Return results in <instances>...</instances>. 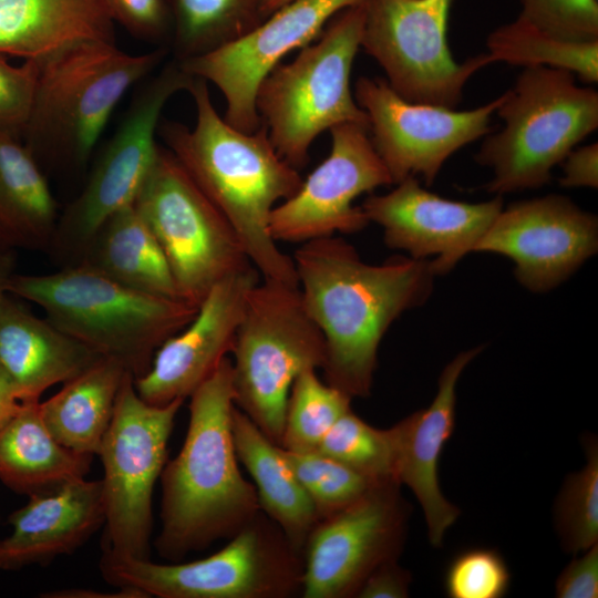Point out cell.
<instances>
[{
  "label": "cell",
  "mask_w": 598,
  "mask_h": 598,
  "mask_svg": "<svg viewBox=\"0 0 598 598\" xmlns=\"http://www.w3.org/2000/svg\"><path fill=\"white\" fill-rule=\"evenodd\" d=\"M9 523L12 533L0 540L1 569L48 564L70 554L105 523L102 481L84 477L30 495Z\"/></svg>",
  "instance_id": "22"
},
{
  "label": "cell",
  "mask_w": 598,
  "mask_h": 598,
  "mask_svg": "<svg viewBox=\"0 0 598 598\" xmlns=\"http://www.w3.org/2000/svg\"><path fill=\"white\" fill-rule=\"evenodd\" d=\"M107 3L114 21L136 38L156 41L172 29L165 0H107Z\"/></svg>",
  "instance_id": "39"
},
{
  "label": "cell",
  "mask_w": 598,
  "mask_h": 598,
  "mask_svg": "<svg viewBox=\"0 0 598 598\" xmlns=\"http://www.w3.org/2000/svg\"><path fill=\"white\" fill-rule=\"evenodd\" d=\"M101 358L8 296L0 302V364L13 380L20 401L40 400L49 388Z\"/></svg>",
  "instance_id": "23"
},
{
  "label": "cell",
  "mask_w": 598,
  "mask_h": 598,
  "mask_svg": "<svg viewBox=\"0 0 598 598\" xmlns=\"http://www.w3.org/2000/svg\"><path fill=\"white\" fill-rule=\"evenodd\" d=\"M107 0H0V53L42 60L85 41L115 42Z\"/></svg>",
  "instance_id": "24"
},
{
  "label": "cell",
  "mask_w": 598,
  "mask_h": 598,
  "mask_svg": "<svg viewBox=\"0 0 598 598\" xmlns=\"http://www.w3.org/2000/svg\"><path fill=\"white\" fill-rule=\"evenodd\" d=\"M8 292L41 307L52 324L116 360L134 379L148 371L157 349L198 310L182 299L134 290L83 265L48 275L14 274Z\"/></svg>",
  "instance_id": "4"
},
{
  "label": "cell",
  "mask_w": 598,
  "mask_h": 598,
  "mask_svg": "<svg viewBox=\"0 0 598 598\" xmlns=\"http://www.w3.org/2000/svg\"><path fill=\"white\" fill-rule=\"evenodd\" d=\"M363 2L337 13L316 41L278 64L260 83L256 107L277 153L296 169L309 162L313 141L344 124L368 125L350 76L361 48Z\"/></svg>",
  "instance_id": "7"
},
{
  "label": "cell",
  "mask_w": 598,
  "mask_h": 598,
  "mask_svg": "<svg viewBox=\"0 0 598 598\" xmlns=\"http://www.w3.org/2000/svg\"><path fill=\"white\" fill-rule=\"evenodd\" d=\"M292 0H264L262 2V16L266 19L272 12L287 4Z\"/></svg>",
  "instance_id": "46"
},
{
  "label": "cell",
  "mask_w": 598,
  "mask_h": 598,
  "mask_svg": "<svg viewBox=\"0 0 598 598\" xmlns=\"http://www.w3.org/2000/svg\"><path fill=\"white\" fill-rule=\"evenodd\" d=\"M39 403L21 401L17 413L0 429V481L28 496L84 478L92 460V455L75 453L52 436Z\"/></svg>",
  "instance_id": "27"
},
{
  "label": "cell",
  "mask_w": 598,
  "mask_h": 598,
  "mask_svg": "<svg viewBox=\"0 0 598 598\" xmlns=\"http://www.w3.org/2000/svg\"><path fill=\"white\" fill-rule=\"evenodd\" d=\"M221 549L188 563L158 564L103 549V578L158 598H290L301 595L303 557L261 511Z\"/></svg>",
  "instance_id": "9"
},
{
  "label": "cell",
  "mask_w": 598,
  "mask_h": 598,
  "mask_svg": "<svg viewBox=\"0 0 598 598\" xmlns=\"http://www.w3.org/2000/svg\"><path fill=\"white\" fill-rule=\"evenodd\" d=\"M14 251H0V302L7 297L8 285L16 274Z\"/></svg>",
  "instance_id": "45"
},
{
  "label": "cell",
  "mask_w": 598,
  "mask_h": 598,
  "mask_svg": "<svg viewBox=\"0 0 598 598\" xmlns=\"http://www.w3.org/2000/svg\"><path fill=\"white\" fill-rule=\"evenodd\" d=\"M354 99L368 116L371 142L393 184L421 177L431 186L444 163L463 146L491 133L495 100L465 111L414 103L382 78L360 76Z\"/></svg>",
  "instance_id": "15"
},
{
  "label": "cell",
  "mask_w": 598,
  "mask_h": 598,
  "mask_svg": "<svg viewBox=\"0 0 598 598\" xmlns=\"http://www.w3.org/2000/svg\"><path fill=\"white\" fill-rule=\"evenodd\" d=\"M316 369L301 372L289 391L279 446L293 452H315L334 425L351 410L352 398L321 381Z\"/></svg>",
  "instance_id": "32"
},
{
  "label": "cell",
  "mask_w": 598,
  "mask_h": 598,
  "mask_svg": "<svg viewBox=\"0 0 598 598\" xmlns=\"http://www.w3.org/2000/svg\"><path fill=\"white\" fill-rule=\"evenodd\" d=\"M329 155L299 189L271 212L269 229L278 241L306 243L364 229L369 220L353 202L378 187L393 185L367 125L344 123L329 130Z\"/></svg>",
  "instance_id": "16"
},
{
  "label": "cell",
  "mask_w": 598,
  "mask_h": 598,
  "mask_svg": "<svg viewBox=\"0 0 598 598\" xmlns=\"http://www.w3.org/2000/svg\"><path fill=\"white\" fill-rule=\"evenodd\" d=\"M452 0H364L361 48L388 84L414 103L455 109L487 53L454 60L447 42Z\"/></svg>",
  "instance_id": "13"
},
{
  "label": "cell",
  "mask_w": 598,
  "mask_h": 598,
  "mask_svg": "<svg viewBox=\"0 0 598 598\" xmlns=\"http://www.w3.org/2000/svg\"><path fill=\"white\" fill-rule=\"evenodd\" d=\"M411 584L410 573L398 560L378 566L363 581L358 598H405Z\"/></svg>",
  "instance_id": "41"
},
{
  "label": "cell",
  "mask_w": 598,
  "mask_h": 598,
  "mask_svg": "<svg viewBox=\"0 0 598 598\" xmlns=\"http://www.w3.org/2000/svg\"><path fill=\"white\" fill-rule=\"evenodd\" d=\"M484 346L460 352L441 372L432 403L390 427L394 448V474L417 498L433 547L443 545L444 535L460 509L443 495L439 484V461L455 427L456 384L466 365Z\"/></svg>",
  "instance_id": "21"
},
{
  "label": "cell",
  "mask_w": 598,
  "mask_h": 598,
  "mask_svg": "<svg viewBox=\"0 0 598 598\" xmlns=\"http://www.w3.org/2000/svg\"><path fill=\"white\" fill-rule=\"evenodd\" d=\"M76 265L141 292L181 299L164 252L134 204L101 226Z\"/></svg>",
  "instance_id": "29"
},
{
  "label": "cell",
  "mask_w": 598,
  "mask_h": 598,
  "mask_svg": "<svg viewBox=\"0 0 598 598\" xmlns=\"http://www.w3.org/2000/svg\"><path fill=\"white\" fill-rule=\"evenodd\" d=\"M486 47L491 64L548 66L569 71L587 84L598 82V41H565L517 18L492 31Z\"/></svg>",
  "instance_id": "31"
},
{
  "label": "cell",
  "mask_w": 598,
  "mask_h": 598,
  "mask_svg": "<svg viewBox=\"0 0 598 598\" xmlns=\"http://www.w3.org/2000/svg\"><path fill=\"white\" fill-rule=\"evenodd\" d=\"M231 426L238 461L255 482L260 511L302 554L308 536L320 520L312 501L286 463L280 446L236 405Z\"/></svg>",
  "instance_id": "26"
},
{
  "label": "cell",
  "mask_w": 598,
  "mask_h": 598,
  "mask_svg": "<svg viewBox=\"0 0 598 598\" xmlns=\"http://www.w3.org/2000/svg\"><path fill=\"white\" fill-rule=\"evenodd\" d=\"M386 194L369 195L362 203L369 223L383 229L385 245L413 259L430 260L435 276L448 272L473 252L504 207L502 196L466 203L439 196L409 177Z\"/></svg>",
  "instance_id": "19"
},
{
  "label": "cell",
  "mask_w": 598,
  "mask_h": 598,
  "mask_svg": "<svg viewBox=\"0 0 598 598\" xmlns=\"http://www.w3.org/2000/svg\"><path fill=\"white\" fill-rule=\"evenodd\" d=\"M364 0H292L241 38L178 62L192 76L214 84L225 99L224 120L251 133L261 126L256 107L262 80L290 52L313 42L340 11Z\"/></svg>",
  "instance_id": "17"
},
{
  "label": "cell",
  "mask_w": 598,
  "mask_h": 598,
  "mask_svg": "<svg viewBox=\"0 0 598 598\" xmlns=\"http://www.w3.org/2000/svg\"><path fill=\"white\" fill-rule=\"evenodd\" d=\"M0 569H1V560H0Z\"/></svg>",
  "instance_id": "47"
},
{
  "label": "cell",
  "mask_w": 598,
  "mask_h": 598,
  "mask_svg": "<svg viewBox=\"0 0 598 598\" xmlns=\"http://www.w3.org/2000/svg\"><path fill=\"white\" fill-rule=\"evenodd\" d=\"M158 48L128 54L115 42L85 41L39 60L24 145L39 165H82L125 93L163 61Z\"/></svg>",
  "instance_id": "5"
},
{
  "label": "cell",
  "mask_w": 598,
  "mask_h": 598,
  "mask_svg": "<svg viewBox=\"0 0 598 598\" xmlns=\"http://www.w3.org/2000/svg\"><path fill=\"white\" fill-rule=\"evenodd\" d=\"M39 68V60L12 65L0 53V127L21 134L32 107Z\"/></svg>",
  "instance_id": "38"
},
{
  "label": "cell",
  "mask_w": 598,
  "mask_h": 598,
  "mask_svg": "<svg viewBox=\"0 0 598 598\" xmlns=\"http://www.w3.org/2000/svg\"><path fill=\"white\" fill-rule=\"evenodd\" d=\"M192 80L173 59L134 96L83 190L58 217L48 250L63 267L76 265L101 226L134 204L158 153L164 106L177 92L187 91Z\"/></svg>",
  "instance_id": "12"
},
{
  "label": "cell",
  "mask_w": 598,
  "mask_h": 598,
  "mask_svg": "<svg viewBox=\"0 0 598 598\" xmlns=\"http://www.w3.org/2000/svg\"><path fill=\"white\" fill-rule=\"evenodd\" d=\"M259 280L251 266L215 285L190 322L168 338L148 371L134 379L140 398L165 405L190 396L231 352L247 297Z\"/></svg>",
  "instance_id": "20"
},
{
  "label": "cell",
  "mask_w": 598,
  "mask_h": 598,
  "mask_svg": "<svg viewBox=\"0 0 598 598\" xmlns=\"http://www.w3.org/2000/svg\"><path fill=\"white\" fill-rule=\"evenodd\" d=\"M41 596L47 598H147L144 592L127 587H118L116 591L111 592L83 588H68L49 591Z\"/></svg>",
  "instance_id": "43"
},
{
  "label": "cell",
  "mask_w": 598,
  "mask_h": 598,
  "mask_svg": "<svg viewBox=\"0 0 598 598\" xmlns=\"http://www.w3.org/2000/svg\"><path fill=\"white\" fill-rule=\"evenodd\" d=\"M597 250V216L557 194L503 207L474 249L513 260L515 278L532 292L556 288Z\"/></svg>",
  "instance_id": "18"
},
{
  "label": "cell",
  "mask_w": 598,
  "mask_h": 598,
  "mask_svg": "<svg viewBox=\"0 0 598 598\" xmlns=\"http://www.w3.org/2000/svg\"><path fill=\"white\" fill-rule=\"evenodd\" d=\"M317 452L373 481H396L390 429L374 427L352 410L334 423Z\"/></svg>",
  "instance_id": "34"
},
{
  "label": "cell",
  "mask_w": 598,
  "mask_h": 598,
  "mask_svg": "<svg viewBox=\"0 0 598 598\" xmlns=\"http://www.w3.org/2000/svg\"><path fill=\"white\" fill-rule=\"evenodd\" d=\"M495 113L503 127L486 135L475 161L492 171L486 192L502 196L550 182L553 168L597 130L598 92L566 70L524 68Z\"/></svg>",
  "instance_id": "6"
},
{
  "label": "cell",
  "mask_w": 598,
  "mask_h": 598,
  "mask_svg": "<svg viewBox=\"0 0 598 598\" xmlns=\"http://www.w3.org/2000/svg\"><path fill=\"white\" fill-rule=\"evenodd\" d=\"M18 136L0 127V251L48 250L59 217L55 199Z\"/></svg>",
  "instance_id": "25"
},
{
  "label": "cell",
  "mask_w": 598,
  "mask_h": 598,
  "mask_svg": "<svg viewBox=\"0 0 598 598\" xmlns=\"http://www.w3.org/2000/svg\"><path fill=\"white\" fill-rule=\"evenodd\" d=\"M559 185L565 188L598 187V144L591 143L571 150L560 163Z\"/></svg>",
  "instance_id": "42"
},
{
  "label": "cell",
  "mask_w": 598,
  "mask_h": 598,
  "mask_svg": "<svg viewBox=\"0 0 598 598\" xmlns=\"http://www.w3.org/2000/svg\"><path fill=\"white\" fill-rule=\"evenodd\" d=\"M20 404L17 386L0 364V429L17 413Z\"/></svg>",
  "instance_id": "44"
},
{
  "label": "cell",
  "mask_w": 598,
  "mask_h": 598,
  "mask_svg": "<svg viewBox=\"0 0 598 598\" xmlns=\"http://www.w3.org/2000/svg\"><path fill=\"white\" fill-rule=\"evenodd\" d=\"M586 465L566 477L555 504V525L561 546L578 554L598 543V444L582 440Z\"/></svg>",
  "instance_id": "33"
},
{
  "label": "cell",
  "mask_w": 598,
  "mask_h": 598,
  "mask_svg": "<svg viewBox=\"0 0 598 598\" xmlns=\"http://www.w3.org/2000/svg\"><path fill=\"white\" fill-rule=\"evenodd\" d=\"M127 373L120 362L103 357L40 402V415L52 436L75 453L97 455Z\"/></svg>",
  "instance_id": "28"
},
{
  "label": "cell",
  "mask_w": 598,
  "mask_h": 598,
  "mask_svg": "<svg viewBox=\"0 0 598 598\" xmlns=\"http://www.w3.org/2000/svg\"><path fill=\"white\" fill-rule=\"evenodd\" d=\"M185 400L153 405L140 398L127 373L97 455L104 476L103 549L147 559L153 529L152 497L167 462V444Z\"/></svg>",
  "instance_id": "11"
},
{
  "label": "cell",
  "mask_w": 598,
  "mask_h": 598,
  "mask_svg": "<svg viewBox=\"0 0 598 598\" xmlns=\"http://www.w3.org/2000/svg\"><path fill=\"white\" fill-rule=\"evenodd\" d=\"M189 398L183 446L159 477L162 527L154 545L174 561L230 538L260 512L234 444L231 360L226 357Z\"/></svg>",
  "instance_id": "3"
},
{
  "label": "cell",
  "mask_w": 598,
  "mask_h": 598,
  "mask_svg": "<svg viewBox=\"0 0 598 598\" xmlns=\"http://www.w3.org/2000/svg\"><path fill=\"white\" fill-rule=\"evenodd\" d=\"M291 257L303 305L324 339L323 381L352 399L368 398L385 332L433 291L431 261L393 257L371 265L334 235L302 243Z\"/></svg>",
  "instance_id": "1"
},
{
  "label": "cell",
  "mask_w": 598,
  "mask_h": 598,
  "mask_svg": "<svg viewBox=\"0 0 598 598\" xmlns=\"http://www.w3.org/2000/svg\"><path fill=\"white\" fill-rule=\"evenodd\" d=\"M280 448L320 519L352 504L379 483L317 451L293 452Z\"/></svg>",
  "instance_id": "35"
},
{
  "label": "cell",
  "mask_w": 598,
  "mask_h": 598,
  "mask_svg": "<svg viewBox=\"0 0 598 598\" xmlns=\"http://www.w3.org/2000/svg\"><path fill=\"white\" fill-rule=\"evenodd\" d=\"M518 18L565 41H598L597 0H520Z\"/></svg>",
  "instance_id": "37"
},
{
  "label": "cell",
  "mask_w": 598,
  "mask_h": 598,
  "mask_svg": "<svg viewBox=\"0 0 598 598\" xmlns=\"http://www.w3.org/2000/svg\"><path fill=\"white\" fill-rule=\"evenodd\" d=\"M574 558L560 573L556 581L558 598L598 597V543Z\"/></svg>",
  "instance_id": "40"
},
{
  "label": "cell",
  "mask_w": 598,
  "mask_h": 598,
  "mask_svg": "<svg viewBox=\"0 0 598 598\" xmlns=\"http://www.w3.org/2000/svg\"><path fill=\"white\" fill-rule=\"evenodd\" d=\"M134 206L182 300L198 307L215 285L252 266L233 226L166 147L159 145Z\"/></svg>",
  "instance_id": "10"
},
{
  "label": "cell",
  "mask_w": 598,
  "mask_h": 598,
  "mask_svg": "<svg viewBox=\"0 0 598 598\" xmlns=\"http://www.w3.org/2000/svg\"><path fill=\"white\" fill-rule=\"evenodd\" d=\"M509 582L511 574L503 556L482 547L454 556L444 576V589L451 598H501Z\"/></svg>",
  "instance_id": "36"
},
{
  "label": "cell",
  "mask_w": 598,
  "mask_h": 598,
  "mask_svg": "<svg viewBox=\"0 0 598 598\" xmlns=\"http://www.w3.org/2000/svg\"><path fill=\"white\" fill-rule=\"evenodd\" d=\"M174 60L182 62L226 45L265 20L264 0H165Z\"/></svg>",
  "instance_id": "30"
},
{
  "label": "cell",
  "mask_w": 598,
  "mask_h": 598,
  "mask_svg": "<svg viewBox=\"0 0 598 598\" xmlns=\"http://www.w3.org/2000/svg\"><path fill=\"white\" fill-rule=\"evenodd\" d=\"M396 481L374 484L363 496L320 519L303 547V598L355 597L380 565L398 560L409 504Z\"/></svg>",
  "instance_id": "14"
},
{
  "label": "cell",
  "mask_w": 598,
  "mask_h": 598,
  "mask_svg": "<svg viewBox=\"0 0 598 598\" xmlns=\"http://www.w3.org/2000/svg\"><path fill=\"white\" fill-rule=\"evenodd\" d=\"M207 84L194 76L187 89L196 109L194 127L161 121L157 134L233 226L260 276L298 286L292 257L277 246L269 221L272 209L303 179L277 153L264 125L247 133L228 124L217 113Z\"/></svg>",
  "instance_id": "2"
},
{
  "label": "cell",
  "mask_w": 598,
  "mask_h": 598,
  "mask_svg": "<svg viewBox=\"0 0 598 598\" xmlns=\"http://www.w3.org/2000/svg\"><path fill=\"white\" fill-rule=\"evenodd\" d=\"M230 353L236 408L279 445L293 380L321 369L326 357L322 332L298 286L259 280L247 297Z\"/></svg>",
  "instance_id": "8"
}]
</instances>
